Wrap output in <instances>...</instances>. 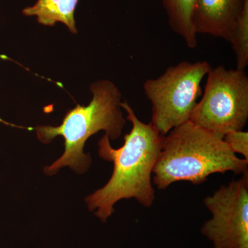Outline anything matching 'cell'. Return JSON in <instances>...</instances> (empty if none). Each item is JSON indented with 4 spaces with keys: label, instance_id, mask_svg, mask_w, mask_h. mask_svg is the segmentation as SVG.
Listing matches in <instances>:
<instances>
[{
    "label": "cell",
    "instance_id": "cell-1",
    "mask_svg": "<svg viewBox=\"0 0 248 248\" xmlns=\"http://www.w3.org/2000/svg\"><path fill=\"white\" fill-rule=\"evenodd\" d=\"M121 107L126 111L131 130L124 136L123 146L117 149L111 146L107 135L99 140V156L113 163V172L104 187L85 200L90 211L95 210L94 215L102 222L112 215L114 205L119 201L134 199L144 208H150L155 200L152 174L164 135L151 122H141L128 102L121 103Z\"/></svg>",
    "mask_w": 248,
    "mask_h": 248
},
{
    "label": "cell",
    "instance_id": "cell-2",
    "mask_svg": "<svg viewBox=\"0 0 248 248\" xmlns=\"http://www.w3.org/2000/svg\"><path fill=\"white\" fill-rule=\"evenodd\" d=\"M227 172L248 174V161L234 154L223 137L189 121L164 135L153 182L165 190L178 182L198 185L211 174Z\"/></svg>",
    "mask_w": 248,
    "mask_h": 248
},
{
    "label": "cell",
    "instance_id": "cell-3",
    "mask_svg": "<svg viewBox=\"0 0 248 248\" xmlns=\"http://www.w3.org/2000/svg\"><path fill=\"white\" fill-rule=\"evenodd\" d=\"M92 100L86 107L78 105L66 112L58 126L42 125L35 130L42 143H49L56 137L64 139L65 151L61 157L44 171L51 176L65 166L78 174L89 170L91 164L89 154L84 153L85 143L90 137L104 130L109 140H115L122 135L125 124L121 107L120 90L108 80H100L91 86Z\"/></svg>",
    "mask_w": 248,
    "mask_h": 248
},
{
    "label": "cell",
    "instance_id": "cell-4",
    "mask_svg": "<svg viewBox=\"0 0 248 248\" xmlns=\"http://www.w3.org/2000/svg\"><path fill=\"white\" fill-rule=\"evenodd\" d=\"M211 68L207 61H183L145 81L143 91L152 106L151 123L161 135L190 121L203 93L202 81Z\"/></svg>",
    "mask_w": 248,
    "mask_h": 248
},
{
    "label": "cell",
    "instance_id": "cell-5",
    "mask_svg": "<svg viewBox=\"0 0 248 248\" xmlns=\"http://www.w3.org/2000/svg\"><path fill=\"white\" fill-rule=\"evenodd\" d=\"M202 99L190 122L223 137L242 130L248 119V77L246 71L220 65L207 74Z\"/></svg>",
    "mask_w": 248,
    "mask_h": 248
},
{
    "label": "cell",
    "instance_id": "cell-6",
    "mask_svg": "<svg viewBox=\"0 0 248 248\" xmlns=\"http://www.w3.org/2000/svg\"><path fill=\"white\" fill-rule=\"evenodd\" d=\"M212 218L201 232L213 248H248V177L222 186L203 201Z\"/></svg>",
    "mask_w": 248,
    "mask_h": 248
},
{
    "label": "cell",
    "instance_id": "cell-7",
    "mask_svg": "<svg viewBox=\"0 0 248 248\" xmlns=\"http://www.w3.org/2000/svg\"><path fill=\"white\" fill-rule=\"evenodd\" d=\"M246 0H197L193 14L197 35L219 37L231 43L232 32Z\"/></svg>",
    "mask_w": 248,
    "mask_h": 248
},
{
    "label": "cell",
    "instance_id": "cell-8",
    "mask_svg": "<svg viewBox=\"0 0 248 248\" xmlns=\"http://www.w3.org/2000/svg\"><path fill=\"white\" fill-rule=\"evenodd\" d=\"M79 0H38L34 6L23 10L27 16H37V22L48 27L62 22L76 34L75 11Z\"/></svg>",
    "mask_w": 248,
    "mask_h": 248
},
{
    "label": "cell",
    "instance_id": "cell-9",
    "mask_svg": "<svg viewBox=\"0 0 248 248\" xmlns=\"http://www.w3.org/2000/svg\"><path fill=\"white\" fill-rule=\"evenodd\" d=\"M166 11L168 22L190 49L197 46V35L194 29L193 14L197 0H161Z\"/></svg>",
    "mask_w": 248,
    "mask_h": 248
},
{
    "label": "cell",
    "instance_id": "cell-10",
    "mask_svg": "<svg viewBox=\"0 0 248 248\" xmlns=\"http://www.w3.org/2000/svg\"><path fill=\"white\" fill-rule=\"evenodd\" d=\"M236 57V69L246 71L248 66V0L236 19L231 43Z\"/></svg>",
    "mask_w": 248,
    "mask_h": 248
},
{
    "label": "cell",
    "instance_id": "cell-11",
    "mask_svg": "<svg viewBox=\"0 0 248 248\" xmlns=\"http://www.w3.org/2000/svg\"><path fill=\"white\" fill-rule=\"evenodd\" d=\"M223 140L234 154H239L248 161V133L243 130L230 132L223 136Z\"/></svg>",
    "mask_w": 248,
    "mask_h": 248
}]
</instances>
